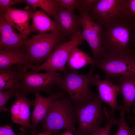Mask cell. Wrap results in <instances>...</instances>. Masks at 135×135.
I'll return each mask as SVG.
<instances>
[{"mask_svg":"<svg viewBox=\"0 0 135 135\" xmlns=\"http://www.w3.org/2000/svg\"><path fill=\"white\" fill-rule=\"evenodd\" d=\"M52 132L50 130H46L44 131V132H40L36 135H51ZM18 135H22V134H18Z\"/></svg>","mask_w":135,"mask_h":135,"instance_id":"cell-33","label":"cell"},{"mask_svg":"<svg viewBox=\"0 0 135 135\" xmlns=\"http://www.w3.org/2000/svg\"><path fill=\"white\" fill-rule=\"evenodd\" d=\"M120 93L123 100V109L129 114L132 104L135 100V74H128L118 78Z\"/></svg>","mask_w":135,"mask_h":135,"instance_id":"cell-19","label":"cell"},{"mask_svg":"<svg viewBox=\"0 0 135 135\" xmlns=\"http://www.w3.org/2000/svg\"><path fill=\"white\" fill-rule=\"evenodd\" d=\"M32 24L29 25L30 32H36L45 34L48 32H58L55 21L42 10L36 11L32 18Z\"/></svg>","mask_w":135,"mask_h":135,"instance_id":"cell-20","label":"cell"},{"mask_svg":"<svg viewBox=\"0 0 135 135\" xmlns=\"http://www.w3.org/2000/svg\"><path fill=\"white\" fill-rule=\"evenodd\" d=\"M121 18L135 19V0H121Z\"/></svg>","mask_w":135,"mask_h":135,"instance_id":"cell-24","label":"cell"},{"mask_svg":"<svg viewBox=\"0 0 135 135\" xmlns=\"http://www.w3.org/2000/svg\"><path fill=\"white\" fill-rule=\"evenodd\" d=\"M29 61L26 48L0 49V69L16 65L21 66L27 70H35L36 68L31 66Z\"/></svg>","mask_w":135,"mask_h":135,"instance_id":"cell-17","label":"cell"},{"mask_svg":"<svg viewBox=\"0 0 135 135\" xmlns=\"http://www.w3.org/2000/svg\"><path fill=\"white\" fill-rule=\"evenodd\" d=\"M120 118L118 124V129L114 135H135V128L130 127L125 118V112L122 110L119 112Z\"/></svg>","mask_w":135,"mask_h":135,"instance_id":"cell-23","label":"cell"},{"mask_svg":"<svg viewBox=\"0 0 135 135\" xmlns=\"http://www.w3.org/2000/svg\"><path fill=\"white\" fill-rule=\"evenodd\" d=\"M61 42H63L58 32L39 33L28 38L26 48L30 64L36 68L38 67L47 60L56 44Z\"/></svg>","mask_w":135,"mask_h":135,"instance_id":"cell-6","label":"cell"},{"mask_svg":"<svg viewBox=\"0 0 135 135\" xmlns=\"http://www.w3.org/2000/svg\"><path fill=\"white\" fill-rule=\"evenodd\" d=\"M132 104L134 106V107L132 109V112L135 114V100L134 101ZM127 118L130 122L134 124V126L135 128V116L133 117L129 115L128 116Z\"/></svg>","mask_w":135,"mask_h":135,"instance_id":"cell-32","label":"cell"},{"mask_svg":"<svg viewBox=\"0 0 135 135\" xmlns=\"http://www.w3.org/2000/svg\"><path fill=\"white\" fill-rule=\"evenodd\" d=\"M22 66L16 65L0 69V90L10 89L22 92L20 79Z\"/></svg>","mask_w":135,"mask_h":135,"instance_id":"cell-18","label":"cell"},{"mask_svg":"<svg viewBox=\"0 0 135 135\" xmlns=\"http://www.w3.org/2000/svg\"><path fill=\"white\" fill-rule=\"evenodd\" d=\"M102 26V45L104 53L121 54L133 50L132 21L119 18Z\"/></svg>","mask_w":135,"mask_h":135,"instance_id":"cell-1","label":"cell"},{"mask_svg":"<svg viewBox=\"0 0 135 135\" xmlns=\"http://www.w3.org/2000/svg\"><path fill=\"white\" fill-rule=\"evenodd\" d=\"M34 94L35 96L34 108L30 117L32 123L31 132L32 134L36 132L38 125L50 111L55 101L66 93L64 91H60L55 93H50V95L47 97L42 96L40 92Z\"/></svg>","mask_w":135,"mask_h":135,"instance_id":"cell-13","label":"cell"},{"mask_svg":"<svg viewBox=\"0 0 135 135\" xmlns=\"http://www.w3.org/2000/svg\"><path fill=\"white\" fill-rule=\"evenodd\" d=\"M79 15L83 37L90 48L94 59H98L104 53L102 45L103 27L93 19L88 11H80Z\"/></svg>","mask_w":135,"mask_h":135,"instance_id":"cell-9","label":"cell"},{"mask_svg":"<svg viewBox=\"0 0 135 135\" xmlns=\"http://www.w3.org/2000/svg\"><path fill=\"white\" fill-rule=\"evenodd\" d=\"M15 133L12 128L9 125H6L0 127V135H18Z\"/></svg>","mask_w":135,"mask_h":135,"instance_id":"cell-30","label":"cell"},{"mask_svg":"<svg viewBox=\"0 0 135 135\" xmlns=\"http://www.w3.org/2000/svg\"><path fill=\"white\" fill-rule=\"evenodd\" d=\"M82 32L78 33L70 41L57 44L47 60L34 70L59 71L65 74L67 72L66 66L72 49L83 43Z\"/></svg>","mask_w":135,"mask_h":135,"instance_id":"cell-8","label":"cell"},{"mask_svg":"<svg viewBox=\"0 0 135 135\" xmlns=\"http://www.w3.org/2000/svg\"><path fill=\"white\" fill-rule=\"evenodd\" d=\"M94 67L102 70L106 79L119 78L125 75L135 74V51L123 54L104 53L100 58L94 60Z\"/></svg>","mask_w":135,"mask_h":135,"instance_id":"cell-4","label":"cell"},{"mask_svg":"<svg viewBox=\"0 0 135 135\" xmlns=\"http://www.w3.org/2000/svg\"><path fill=\"white\" fill-rule=\"evenodd\" d=\"M53 18L63 42L70 40L78 33L82 32L80 17L74 11L59 9Z\"/></svg>","mask_w":135,"mask_h":135,"instance_id":"cell-10","label":"cell"},{"mask_svg":"<svg viewBox=\"0 0 135 135\" xmlns=\"http://www.w3.org/2000/svg\"><path fill=\"white\" fill-rule=\"evenodd\" d=\"M98 0H80L78 9L80 11H88L90 7L96 2Z\"/></svg>","mask_w":135,"mask_h":135,"instance_id":"cell-29","label":"cell"},{"mask_svg":"<svg viewBox=\"0 0 135 135\" xmlns=\"http://www.w3.org/2000/svg\"><path fill=\"white\" fill-rule=\"evenodd\" d=\"M77 122L74 105L66 93L54 102L50 111L41 122L42 130L56 133L64 129L77 135L74 124Z\"/></svg>","mask_w":135,"mask_h":135,"instance_id":"cell-2","label":"cell"},{"mask_svg":"<svg viewBox=\"0 0 135 135\" xmlns=\"http://www.w3.org/2000/svg\"><path fill=\"white\" fill-rule=\"evenodd\" d=\"M94 61L92 58L77 46L71 52L67 64L70 70H76L88 64L92 66Z\"/></svg>","mask_w":135,"mask_h":135,"instance_id":"cell-21","label":"cell"},{"mask_svg":"<svg viewBox=\"0 0 135 135\" xmlns=\"http://www.w3.org/2000/svg\"><path fill=\"white\" fill-rule=\"evenodd\" d=\"M103 102L96 94L94 98L85 104L74 105L78 124L77 135H89L100 127L106 118L102 109Z\"/></svg>","mask_w":135,"mask_h":135,"instance_id":"cell-5","label":"cell"},{"mask_svg":"<svg viewBox=\"0 0 135 135\" xmlns=\"http://www.w3.org/2000/svg\"><path fill=\"white\" fill-rule=\"evenodd\" d=\"M21 3H24V0H0V12L12 6Z\"/></svg>","mask_w":135,"mask_h":135,"instance_id":"cell-28","label":"cell"},{"mask_svg":"<svg viewBox=\"0 0 135 135\" xmlns=\"http://www.w3.org/2000/svg\"><path fill=\"white\" fill-rule=\"evenodd\" d=\"M73 132L68 130H66L61 135H74Z\"/></svg>","mask_w":135,"mask_h":135,"instance_id":"cell-34","label":"cell"},{"mask_svg":"<svg viewBox=\"0 0 135 135\" xmlns=\"http://www.w3.org/2000/svg\"><path fill=\"white\" fill-rule=\"evenodd\" d=\"M26 95L22 92L16 96L14 102L10 108V111L12 121L21 126L20 129L23 132L26 130L31 132L30 108L31 106H34V100H29Z\"/></svg>","mask_w":135,"mask_h":135,"instance_id":"cell-12","label":"cell"},{"mask_svg":"<svg viewBox=\"0 0 135 135\" xmlns=\"http://www.w3.org/2000/svg\"><path fill=\"white\" fill-rule=\"evenodd\" d=\"M36 11L28 6L24 10L10 7L4 12V15L8 23L18 30L24 38H27L30 33L29 21Z\"/></svg>","mask_w":135,"mask_h":135,"instance_id":"cell-15","label":"cell"},{"mask_svg":"<svg viewBox=\"0 0 135 135\" xmlns=\"http://www.w3.org/2000/svg\"><path fill=\"white\" fill-rule=\"evenodd\" d=\"M91 85L97 87L98 96L103 102L106 103L110 108L109 111L112 115H114V111L119 112L123 110L122 106L118 104L116 98L120 93L118 85L113 83L110 80H101L98 74L93 75Z\"/></svg>","mask_w":135,"mask_h":135,"instance_id":"cell-14","label":"cell"},{"mask_svg":"<svg viewBox=\"0 0 135 135\" xmlns=\"http://www.w3.org/2000/svg\"><path fill=\"white\" fill-rule=\"evenodd\" d=\"M132 23L133 27V33L132 36L131 43L135 48V19L132 20Z\"/></svg>","mask_w":135,"mask_h":135,"instance_id":"cell-31","label":"cell"},{"mask_svg":"<svg viewBox=\"0 0 135 135\" xmlns=\"http://www.w3.org/2000/svg\"><path fill=\"white\" fill-rule=\"evenodd\" d=\"M16 91L8 89L6 91L0 90V112H6L8 110L4 106L11 98L16 97L20 93Z\"/></svg>","mask_w":135,"mask_h":135,"instance_id":"cell-26","label":"cell"},{"mask_svg":"<svg viewBox=\"0 0 135 135\" xmlns=\"http://www.w3.org/2000/svg\"><path fill=\"white\" fill-rule=\"evenodd\" d=\"M8 22L4 12H0V49L26 48V39L17 33Z\"/></svg>","mask_w":135,"mask_h":135,"instance_id":"cell-16","label":"cell"},{"mask_svg":"<svg viewBox=\"0 0 135 135\" xmlns=\"http://www.w3.org/2000/svg\"><path fill=\"white\" fill-rule=\"evenodd\" d=\"M103 108L107 119V122L105 126L100 127L98 130V135H110L112 128L114 125L118 124V120L104 106H103Z\"/></svg>","mask_w":135,"mask_h":135,"instance_id":"cell-25","label":"cell"},{"mask_svg":"<svg viewBox=\"0 0 135 135\" xmlns=\"http://www.w3.org/2000/svg\"><path fill=\"white\" fill-rule=\"evenodd\" d=\"M92 66L86 74L79 73L77 70H70L62 76L55 90L65 92L69 96L74 105L85 104L91 100L96 94L90 88L94 75Z\"/></svg>","mask_w":135,"mask_h":135,"instance_id":"cell-3","label":"cell"},{"mask_svg":"<svg viewBox=\"0 0 135 135\" xmlns=\"http://www.w3.org/2000/svg\"><path fill=\"white\" fill-rule=\"evenodd\" d=\"M62 76L61 74L55 71L44 73L34 70L28 71L22 66L20 74L22 92L26 94L40 92L50 93L53 85H58Z\"/></svg>","mask_w":135,"mask_h":135,"instance_id":"cell-7","label":"cell"},{"mask_svg":"<svg viewBox=\"0 0 135 135\" xmlns=\"http://www.w3.org/2000/svg\"><path fill=\"white\" fill-rule=\"evenodd\" d=\"M24 3L35 9L37 7L40 8L52 18L59 9L58 0H24Z\"/></svg>","mask_w":135,"mask_h":135,"instance_id":"cell-22","label":"cell"},{"mask_svg":"<svg viewBox=\"0 0 135 135\" xmlns=\"http://www.w3.org/2000/svg\"><path fill=\"white\" fill-rule=\"evenodd\" d=\"M121 0H98L90 8L91 17L102 26L121 18Z\"/></svg>","mask_w":135,"mask_h":135,"instance_id":"cell-11","label":"cell"},{"mask_svg":"<svg viewBox=\"0 0 135 135\" xmlns=\"http://www.w3.org/2000/svg\"><path fill=\"white\" fill-rule=\"evenodd\" d=\"M80 2V0H58L59 9L74 11L76 9L78 10Z\"/></svg>","mask_w":135,"mask_h":135,"instance_id":"cell-27","label":"cell"}]
</instances>
